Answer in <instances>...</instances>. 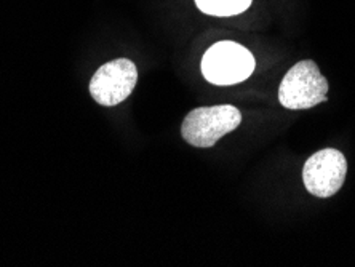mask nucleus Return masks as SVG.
I'll return each instance as SVG.
<instances>
[{
	"mask_svg": "<svg viewBox=\"0 0 355 267\" xmlns=\"http://www.w3.org/2000/svg\"><path fill=\"white\" fill-rule=\"evenodd\" d=\"M257 61L252 51L237 42L223 40L211 45L202 58V74L211 85L227 87L245 82L253 74Z\"/></svg>",
	"mask_w": 355,
	"mask_h": 267,
	"instance_id": "f257e3e1",
	"label": "nucleus"
},
{
	"mask_svg": "<svg viewBox=\"0 0 355 267\" xmlns=\"http://www.w3.org/2000/svg\"><path fill=\"white\" fill-rule=\"evenodd\" d=\"M242 123V114L237 107L221 104L211 107H197L186 115L181 125V135L194 148L207 149L215 146L223 136L234 132Z\"/></svg>",
	"mask_w": 355,
	"mask_h": 267,
	"instance_id": "f03ea898",
	"label": "nucleus"
},
{
	"mask_svg": "<svg viewBox=\"0 0 355 267\" xmlns=\"http://www.w3.org/2000/svg\"><path fill=\"white\" fill-rule=\"evenodd\" d=\"M328 80L312 60H304L286 72L279 87V101L290 111H304L327 101Z\"/></svg>",
	"mask_w": 355,
	"mask_h": 267,
	"instance_id": "7ed1b4c3",
	"label": "nucleus"
},
{
	"mask_svg": "<svg viewBox=\"0 0 355 267\" xmlns=\"http://www.w3.org/2000/svg\"><path fill=\"white\" fill-rule=\"evenodd\" d=\"M138 82V69L127 58L109 61L95 72L90 80V95L101 106H117L123 103Z\"/></svg>",
	"mask_w": 355,
	"mask_h": 267,
	"instance_id": "20e7f679",
	"label": "nucleus"
},
{
	"mask_svg": "<svg viewBox=\"0 0 355 267\" xmlns=\"http://www.w3.org/2000/svg\"><path fill=\"white\" fill-rule=\"evenodd\" d=\"M347 175V160L338 149H322L302 169L306 189L318 198L333 197L341 189Z\"/></svg>",
	"mask_w": 355,
	"mask_h": 267,
	"instance_id": "39448f33",
	"label": "nucleus"
},
{
	"mask_svg": "<svg viewBox=\"0 0 355 267\" xmlns=\"http://www.w3.org/2000/svg\"><path fill=\"white\" fill-rule=\"evenodd\" d=\"M253 0H196L197 8L210 17H236L247 12Z\"/></svg>",
	"mask_w": 355,
	"mask_h": 267,
	"instance_id": "423d86ee",
	"label": "nucleus"
}]
</instances>
